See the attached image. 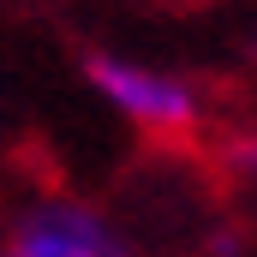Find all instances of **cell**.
<instances>
[{
    "mask_svg": "<svg viewBox=\"0 0 257 257\" xmlns=\"http://www.w3.org/2000/svg\"><path fill=\"white\" fill-rule=\"evenodd\" d=\"M0 257H132V245L102 209L72 203V197H48L12 221V239Z\"/></svg>",
    "mask_w": 257,
    "mask_h": 257,
    "instance_id": "2",
    "label": "cell"
},
{
    "mask_svg": "<svg viewBox=\"0 0 257 257\" xmlns=\"http://www.w3.org/2000/svg\"><path fill=\"white\" fill-rule=\"evenodd\" d=\"M90 84L102 90V102L114 114H126L138 132H156V138H180L203 120V102L186 78L162 72V66H138V60H120V54H90L84 60Z\"/></svg>",
    "mask_w": 257,
    "mask_h": 257,
    "instance_id": "1",
    "label": "cell"
},
{
    "mask_svg": "<svg viewBox=\"0 0 257 257\" xmlns=\"http://www.w3.org/2000/svg\"><path fill=\"white\" fill-rule=\"evenodd\" d=\"M209 251H215V257H239V251H245V245H239V227H221V239H215Z\"/></svg>",
    "mask_w": 257,
    "mask_h": 257,
    "instance_id": "4",
    "label": "cell"
},
{
    "mask_svg": "<svg viewBox=\"0 0 257 257\" xmlns=\"http://www.w3.org/2000/svg\"><path fill=\"white\" fill-rule=\"evenodd\" d=\"M227 156H233V168H239V174H251V180H257V132L233 138V150H227Z\"/></svg>",
    "mask_w": 257,
    "mask_h": 257,
    "instance_id": "3",
    "label": "cell"
}]
</instances>
